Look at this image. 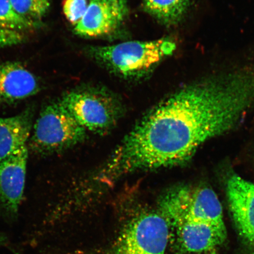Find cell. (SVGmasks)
<instances>
[{
  "label": "cell",
  "instance_id": "obj_1",
  "mask_svg": "<svg viewBox=\"0 0 254 254\" xmlns=\"http://www.w3.org/2000/svg\"><path fill=\"white\" fill-rule=\"evenodd\" d=\"M169 39L127 41L114 45L92 48L91 55L119 75L135 77L146 74L176 50Z\"/></svg>",
  "mask_w": 254,
  "mask_h": 254
},
{
  "label": "cell",
  "instance_id": "obj_11",
  "mask_svg": "<svg viewBox=\"0 0 254 254\" xmlns=\"http://www.w3.org/2000/svg\"><path fill=\"white\" fill-rule=\"evenodd\" d=\"M33 120V113L29 110L17 116L0 118V161L27 145Z\"/></svg>",
  "mask_w": 254,
  "mask_h": 254
},
{
  "label": "cell",
  "instance_id": "obj_4",
  "mask_svg": "<svg viewBox=\"0 0 254 254\" xmlns=\"http://www.w3.org/2000/svg\"><path fill=\"white\" fill-rule=\"evenodd\" d=\"M79 125L93 132H106L115 126L120 116L117 101L95 90H78L64 95L60 101Z\"/></svg>",
  "mask_w": 254,
  "mask_h": 254
},
{
  "label": "cell",
  "instance_id": "obj_17",
  "mask_svg": "<svg viewBox=\"0 0 254 254\" xmlns=\"http://www.w3.org/2000/svg\"><path fill=\"white\" fill-rule=\"evenodd\" d=\"M201 254H217V253H216L215 250H213L209 251V252H207L201 253Z\"/></svg>",
  "mask_w": 254,
  "mask_h": 254
},
{
  "label": "cell",
  "instance_id": "obj_16",
  "mask_svg": "<svg viewBox=\"0 0 254 254\" xmlns=\"http://www.w3.org/2000/svg\"><path fill=\"white\" fill-rule=\"evenodd\" d=\"M9 246V239L6 235L0 232V246Z\"/></svg>",
  "mask_w": 254,
  "mask_h": 254
},
{
  "label": "cell",
  "instance_id": "obj_5",
  "mask_svg": "<svg viewBox=\"0 0 254 254\" xmlns=\"http://www.w3.org/2000/svg\"><path fill=\"white\" fill-rule=\"evenodd\" d=\"M168 225L166 218L157 214L139 215L127 225L110 254H164Z\"/></svg>",
  "mask_w": 254,
  "mask_h": 254
},
{
  "label": "cell",
  "instance_id": "obj_3",
  "mask_svg": "<svg viewBox=\"0 0 254 254\" xmlns=\"http://www.w3.org/2000/svg\"><path fill=\"white\" fill-rule=\"evenodd\" d=\"M30 139L37 153H57L78 144L85 138V129L61 103L48 105L41 111L34 125Z\"/></svg>",
  "mask_w": 254,
  "mask_h": 254
},
{
  "label": "cell",
  "instance_id": "obj_15",
  "mask_svg": "<svg viewBox=\"0 0 254 254\" xmlns=\"http://www.w3.org/2000/svg\"><path fill=\"white\" fill-rule=\"evenodd\" d=\"M88 0H64V14L73 27L77 24L83 15Z\"/></svg>",
  "mask_w": 254,
  "mask_h": 254
},
{
  "label": "cell",
  "instance_id": "obj_8",
  "mask_svg": "<svg viewBox=\"0 0 254 254\" xmlns=\"http://www.w3.org/2000/svg\"><path fill=\"white\" fill-rule=\"evenodd\" d=\"M227 195L238 233L254 252V184L233 175L227 181Z\"/></svg>",
  "mask_w": 254,
  "mask_h": 254
},
{
  "label": "cell",
  "instance_id": "obj_9",
  "mask_svg": "<svg viewBox=\"0 0 254 254\" xmlns=\"http://www.w3.org/2000/svg\"><path fill=\"white\" fill-rule=\"evenodd\" d=\"M178 240L182 249L188 253H203L215 250L227 238L225 225L203 221L183 222L175 226Z\"/></svg>",
  "mask_w": 254,
  "mask_h": 254
},
{
  "label": "cell",
  "instance_id": "obj_14",
  "mask_svg": "<svg viewBox=\"0 0 254 254\" xmlns=\"http://www.w3.org/2000/svg\"><path fill=\"white\" fill-rule=\"evenodd\" d=\"M17 14L27 20L41 24L49 11L52 0H9Z\"/></svg>",
  "mask_w": 254,
  "mask_h": 254
},
{
  "label": "cell",
  "instance_id": "obj_2",
  "mask_svg": "<svg viewBox=\"0 0 254 254\" xmlns=\"http://www.w3.org/2000/svg\"><path fill=\"white\" fill-rule=\"evenodd\" d=\"M161 205L164 217L174 227L190 221L225 225L220 200L208 187H180L168 193Z\"/></svg>",
  "mask_w": 254,
  "mask_h": 254
},
{
  "label": "cell",
  "instance_id": "obj_10",
  "mask_svg": "<svg viewBox=\"0 0 254 254\" xmlns=\"http://www.w3.org/2000/svg\"><path fill=\"white\" fill-rule=\"evenodd\" d=\"M39 90L36 76L20 63H0V103L17 102L33 96Z\"/></svg>",
  "mask_w": 254,
  "mask_h": 254
},
{
  "label": "cell",
  "instance_id": "obj_12",
  "mask_svg": "<svg viewBox=\"0 0 254 254\" xmlns=\"http://www.w3.org/2000/svg\"><path fill=\"white\" fill-rule=\"evenodd\" d=\"M39 25L17 14L9 0H0V49L24 43Z\"/></svg>",
  "mask_w": 254,
  "mask_h": 254
},
{
  "label": "cell",
  "instance_id": "obj_7",
  "mask_svg": "<svg viewBox=\"0 0 254 254\" xmlns=\"http://www.w3.org/2000/svg\"><path fill=\"white\" fill-rule=\"evenodd\" d=\"M28 157L27 145L0 161V209L4 217L14 220L23 199Z\"/></svg>",
  "mask_w": 254,
  "mask_h": 254
},
{
  "label": "cell",
  "instance_id": "obj_6",
  "mask_svg": "<svg viewBox=\"0 0 254 254\" xmlns=\"http://www.w3.org/2000/svg\"><path fill=\"white\" fill-rule=\"evenodd\" d=\"M128 13L127 0H88L74 33L84 38L108 36L119 29Z\"/></svg>",
  "mask_w": 254,
  "mask_h": 254
},
{
  "label": "cell",
  "instance_id": "obj_13",
  "mask_svg": "<svg viewBox=\"0 0 254 254\" xmlns=\"http://www.w3.org/2000/svg\"><path fill=\"white\" fill-rule=\"evenodd\" d=\"M149 13L166 24H174L183 17L191 0H142Z\"/></svg>",
  "mask_w": 254,
  "mask_h": 254
}]
</instances>
